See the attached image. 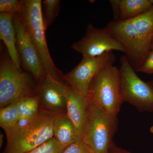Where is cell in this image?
<instances>
[{
  "mask_svg": "<svg viewBox=\"0 0 153 153\" xmlns=\"http://www.w3.org/2000/svg\"><path fill=\"white\" fill-rule=\"evenodd\" d=\"M88 99L90 104L117 116L123 102L119 69L112 66L99 72L91 82Z\"/></svg>",
  "mask_w": 153,
  "mask_h": 153,
  "instance_id": "5b68a950",
  "label": "cell"
},
{
  "mask_svg": "<svg viewBox=\"0 0 153 153\" xmlns=\"http://www.w3.org/2000/svg\"><path fill=\"white\" fill-rule=\"evenodd\" d=\"M64 82L51 74H46L44 79L38 82L37 95L40 110L55 116L66 114V84Z\"/></svg>",
  "mask_w": 153,
  "mask_h": 153,
  "instance_id": "8fae6325",
  "label": "cell"
},
{
  "mask_svg": "<svg viewBox=\"0 0 153 153\" xmlns=\"http://www.w3.org/2000/svg\"><path fill=\"white\" fill-rule=\"evenodd\" d=\"M118 19L126 20L137 16L153 6L150 0H120Z\"/></svg>",
  "mask_w": 153,
  "mask_h": 153,
  "instance_id": "9a60e30c",
  "label": "cell"
},
{
  "mask_svg": "<svg viewBox=\"0 0 153 153\" xmlns=\"http://www.w3.org/2000/svg\"><path fill=\"white\" fill-rule=\"evenodd\" d=\"M13 16L0 13V38L5 44L14 65L21 68V62L16 47V33Z\"/></svg>",
  "mask_w": 153,
  "mask_h": 153,
  "instance_id": "4fadbf2b",
  "label": "cell"
},
{
  "mask_svg": "<svg viewBox=\"0 0 153 153\" xmlns=\"http://www.w3.org/2000/svg\"><path fill=\"white\" fill-rule=\"evenodd\" d=\"M63 150L53 137L39 147L26 153H62Z\"/></svg>",
  "mask_w": 153,
  "mask_h": 153,
  "instance_id": "d6986e66",
  "label": "cell"
},
{
  "mask_svg": "<svg viewBox=\"0 0 153 153\" xmlns=\"http://www.w3.org/2000/svg\"><path fill=\"white\" fill-rule=\"evenodd\" d=\"M55 116L40 110L27 121L4 130L7 144L2 153H26L53 137Z\"/></svg>",
  "mask_w": 153,
  "mask_h": 153,
  "instance_id": "7a4b0ae2",
  "label": "cell"
},
{
  "mask_svg": "<svg viewBox=\"0 0 153 153\" xmlns=\"http://www.w3.org/2000/svg\"><path fill=\"white\" fill-rule=\"evenodd\" d=\"M136 71L146 74H153V50H150L144 62Z\"/></svg>",
  "mask_w": 153,
  "mask_h": 153,
  "instance_id": "7402d4cb",
  "label": "cell"
},
{
  "mask_svg": "<svg viewBox=\"0 0 153 153\" xmlns=\"http://www.w3.org/2000/svg\"><path fill=\"white\" fill-rule=\"evenodd\" d=\"M106 28L125 48L126 56L136 71L151 50L153 38V6L132 19L113 20Z\"/></svg>",
  "mask_w": 153,
  "mask_h": 153,
  "instance_id": "6da1fadb",
  "label": "cell"
},
{
  "mask_svg": "<svg viewBox=\"0 0 153 153\" xmlns=\"http://www.w3.org/2000/svg\"><path fill=\"white\" fill-rule=\"evenodd\" d=\"M117 116L89 103L82 140L91 153H108L118 126Z\"/></svg>",
  "mask_w": 153,
  "mask_h": 153,
  "instance_id": "277c9868",
  "label": "cell"
},
{
  "mask_svg": "<svg viewBox=\"0 0 153 153\" xmlns=\"http://www.w3.org/2000/svg\"><path fill=\"white\" fill-rule=\"evenodd\" d=\"M150 82L151 83V84H152V85H153V80H152V81H151V82Z\"/></svg>",
  "mask_w": 153,
  "mask_h": 153,
  "instance_id": "4316f807",
  "label": "cell"
},
{
  "mask_svg": "<svg viewBox=\"0 0 153 153\" xmlns=\"http://www.w3.org/2000/svg\"><path fill=\"white\" fill-rule=\"evenodd\" d=\"M33 79L14 65L8 54L4 53L0 63V108L25 97L37 95L38 84Z\"/></svg>",
  "mask_w": 153,
  "mask_h": 153,
  "instance_id": "8992f818",
  "label": "cell"
},
{
  "mask_svg": "<svg viewBox=\"0 0 153 153\" xmlns=\"http://www.w3.org/2000/svg\"><path fill=\"white\" fill-rule=\"evenodd\" d=\"M53 130V137L63 149L79 141L74 125L67 114L55 116Z\"/></svg>",
  "mask_w": 153,
  "mask_h": 153,
  "instance_id": "5bb4252c",
  "label": "cell"
},
{
  "mask_svg": "<svg viewBox=\"0 0 153 153\" xmlns=\"http://www.w3.org/2000/svg\"><path fill=\"white\" fill-rule=\"evenodd\" d=\"M59 0H44L42 3V16L46 29L58 16L60 10Z\"/></svg>",
  "mask_w": 153,
  "mask_h": 153,
  "instance_id": "ac0fdd59",
  "label": "cell"
},
{
  "mask_svg": "<svg viewBox=\"0 0 153 153\" xmlns=\"http://www.w3.org/2000/svg\"><path fill=\"white\" fill-rule=\"evenodd\" d=\"M16 33V47L21 63L37 84L46 75L44 65L35 45L18 13L13 17Z\"/></svg>",
  "mask_w": 153,
  "mask_h": 153,
  "instance_id": "30bf717a",
  "label": "cell"
},
{
  "mask_svg": "<svg viewBox=\"0 0 153 153\" xmlns=\"http://www.w3.org/2000/svg\"><path fill=\"white\" fill-rule=\"evenodd\" d=\"M150 131L152 134H153V126H152L150 128Z\"/></svg>",
  "mask_w": 153,
  "mask_h": 153,
  "instance_id": "484cf974",
  "label": "cell"
},
{
  "mask_svg": "<svg viewBox=\"0 0 153 153\" xmlns=\"http://www.w3.org/2000/svg\"><path fill=\"white\" fill-rule=\"evenodd\" d=\"M19 121L17 102L0 108V126L4 130L13 128Z\"/></svg>",
  "mask_w": 153,
  "mask_h": 153,
  "instance_id": "e0dca14e",
  "label": "cell"
},
{
  "mask_svg": "<svg viewBox=\"0 0 153 153\" xmlns=\"http://www.w3.org/2000/svg\"><path fill=\"white\" fill-rule=\"evenodd\" d=\"M0 146L1 148V146H2L3 143V134H1L0 136Z\"/></svg>",
  "mask_w": 153,
  "mask_h": 153,
  "instance_id": "cb8c5ba5",
  "label": "cell"
},
{
  "mask_svg": "<svg viewBox=\"0 0 153 153\" xmlns=\"http://www.w3.org/2000/svg\"><path fill=\"white\" fill-rule=\"evenodd\" d=\"M17 108L19 117L18 123L29 120L40 111L38 95L27 96L21 98L17 102Z\"/></svg>",
  "mask_w": 153,
  "mask_h": 153,
  "instance_id": "2e32d148",
  "label": "cell"
},
{
  "mask_svg": "<svg viewBox=\"0 0 153 153\" xmlns=\"http://www.w3.org/2000/svg\"><path fill=\"white\" fill-rule=\"evenodd\" d=\"M115 56L112 51L93 57H82L79 64L65 74L66 82L76 92L88 97L91 80L103 68L113 65Z\"/></svg>",
  "mask_w": 153,
  "mask_h": 153,
  "instance_id": "ba28073f",
  "label": "cell"
},
{
  "mask_svg": "<svg viewBox=\"0 0 153 153\" xmlns=\"http://www.w3.org/2000/svg\"><path fill=\"white\" fill-rule=\"evenodd\" d=\"M62 153H91L82 140L78 141L64 149Z\"/></svg>",
  "mask_w": 153,
  "mask_h": 153,
  "instance_id": "44dd1931",
  "label": "cell"
},
{
  "mask_svg": "<svg viewBox=\"0 0 153 153\" xmlns=\"http://www.w3.org/2000/svg\"><path fill=\"white\" fill-rule=\"evenodd\" d=\"M71 48L82 57H97L113 50L126 53L123 45L108 29L96 28L90 23L87 26L84 37L73 43Z\"/></svg>",
  "mask_w": 153,
  "mask_h": 153,
  "instance_id": "9c48e42d",
  "label": "cell"
},
{
  "mask_svg": "<svg viewBox=\"0 0 153 153\" xmlns=\"http://www.w3.org/2000/svg\"><path fill=\"white\" fill-rule=\"evenodd\" d=\"M41 0H21L19 16L38 52L46 74L66 82L65 74L56 67L49 53L42 16Z\"/></svg>",
  "mask_w": 153,
  "mask_h": 153,
  "instance_id": "3957f363",
  "label": "cell"
},
{
  "mask_svg": "<svg viewBox=\"0 0 153 153\" xmlns=\"http://www.w3.org/2000/svg\"><path fill=\"white\" fill-rule=\"evenodd\" d=\"M120 63L121 92L123 102L134 105L140 112H153V85L139 77L126 55L121 57Z\"/></svg>",
  "mask_w": 153,
  "mask_h": 153,
  "instance_id": "52a82bcc",
  "label": "cell"
},
{
  "mask_svg": "<svg viewBox=\"0 0 153 153\" xmlns=\"http://www.w3.org/2000/svg\"><path fill=\"white\" fill-rule=\"evenodd\" d=\"M108 153H133L129 151L118 147L113 142L110 148Z\"/></svg>",
  "mask_w": 153,
  "mask_h": 153,
  "instance_id": "603a6c76",
  "label": "cell"
},
{
  "mask_svg": "<svg viewBox=\"0 0 153 153\" xmlns=\"http://www.w3.org/2000/svg\"><path fill=\"white\" fill-rule=\"evenodd\" d=\"M21 7V1L19 0H1L0 13L8 14L13 16L19 13Z\"/></svg>",
  "mask_w": 153,
  "mask_h": 153,
  "instance_id": "ffe728a7",
  "label": "cell"
},
{
  "mask_svg": "<svg viewBox=\"0 0 153 153\" xmlns=\"http://www.w3.org/2000/svg\"><path fill=\"white\" fill-rule=\"evenodd\" d=\"M151 50H153V38L151 44Z\"/></svg>",
  "mask_w": 153,
  "mask_h": 153,
  "instance_id": "d4e9b609",
  "label": "cell"
},
{
  "mask_svg": "<svg viewBox=\"0 0 153 153\" xmlns=\"http://www.w3.org/2000/svg\"><path fill=\"white\" fill-rule=\"evenodd\" d=\"M66 114L72 122L79 141L82 140L83 127L89 105L88 97L80 95L68 84L65 89Z\"/></svg>",
  "mask_w": 153,
  "mask_h": 153,
  "instance_id": "7c38bea8",
  "label": "cell"
}]
</instances>
